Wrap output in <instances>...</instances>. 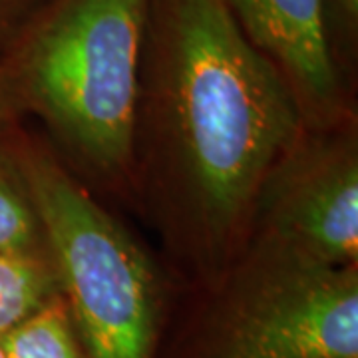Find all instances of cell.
I'll return each instance as SVG.
<instances>
[{
  "label": "cell",
  "instance_id": "cell-9",
  "mask_svg": "<svg viewBox=\"0 0 358 358\" xmlns=\"http://www.w3.org/2000/svg\"><path fill=\"white\" fill-rule=\"evenodd\" d=\"M6 358H84L62 296L0 338Z\"/></svg>",
  "mask_w": 358,
  "mask_h": 358
},
{
  "label": "cell",
  "instance_id": "cell-13",
  "mask_svg": "<svg viewBox=\"0 0 358 358\" xmlns=\"http://www.w3.org/2000/svg\"><path fill=\"white\" fill-rule=\"evenodd\" d=\"M0 358H6V355H4V348H2V345H0Z\"/></svg>",
  "mask_w": 358,
  "mask_h": 358
},
{
  "label": "cell",
  "instance_id": "cell-8",
  "mask_svg": "<svg viewBox=\"0 0 358 358\" xmlns=\"http://www.w3.org/2000/svg\"><path fill=\"white\" fill-rule=\"evenodd\" d=\"M58 296L50 255L0 253V338Z\"/></svg>",
  "mask_w": 358,
  "mask_h": 358
},
{
  "label": "cell",
  "instance_id": "cell-5",
  "mask_svg": "<svg viewBox=\"0 0 358 358\" xmlns=\"http://www.w3.org/2000/svg\"><path fill=\"white\" fill-rule=\"evenodd\" d=\"M251 233L324 265H358V112L301 126L261 185Z\"/></svg>",
  "mask_w": 358,
  "mask_h": 358
},
{
  "label": "cell",
  "instance_id": "cell-4",
  "mask_svg": "<svg viewBox=\"0 0 358 358\" xmlns=\"http://www.w3.org/2000/svg\"><path fill=\"white\" fill-rule=\"evenodd\" d=\"M201 287L183 358H358V265L333 267L251 233Z\"/></svg>",
  "mask_w": 358,
  "mask_h": 358
},
{
  "label": "cell",
  "instance_id": "cell-7",
  "mask_svg": "<svg viewBox=\"0 0 358 358\" xmlns=\"http://www.w3.org/2000/svg\"><path fill=\"white\" fill-rule=\"evenodd\" d=\"M13 129L0 136V253L50 255L38 207L14 152Z\"/></svg>",
  "mask_w": 358,
  "mask_h": 358
},
{
  "label": "cell",
  "instance_id": "cell-6",
  "mask_svg": "<svg viewBox=\"0 0 358 358\" xmlns=\"http://www.w3.org/2000/svg\"><path fill=\"white\" fill-rule=\"evenodd\" d=\"M247 42L287 86L303 126L358 112L357 92L334 64L322 0H225Z\"/></svg>",
  "mask_w": 358,
  "mask_h": 358
},
{
  "label": "cell",
  "instance_id": "cell-1",
  "mask_svg": "<svg viewBox=\"0 0 358 358\" xmlns=\"http://www.w3.org/2000/svg\"><path fill=\"white\" fill-rule=\"evenodd\" d=\"M303 122L225 0H152L129 207L167 265L199 281L247 243L268 169Z\"/></svg>",
  "mask_w": 358,
  "mask_h": 358
},
{
  "label": "cell",
  "instance_id": "cell-3",
  "mask_svg": "<svg viewBox=\"0 0 358 358\" xmlns=\"http://www.w3.org/2000/svg\"><path fill=\"white\" fill-rule=\"evenodd\" d=\"M14 152L84 358H155L166 279L150 249L26 122Z\"/></svg>",
  "mask_w": 358,
  "mask_h": 358
},
{
  "label": "cell",
  "instance_id": "cell-10",
  "mask_svg": "<svg viewBox=\"0 0 358 358\" xmlns=\"http://www.w3.org/2000/svg\"><path fill=\"white\" fill-rule=\"evenodd\" d=\"M334 64L352 92L358 88V0H322Z\"/></svg>",
  "mask_w": 358,
  "mask_h": 358
},
{
  "label": "cell",
  "instance_id": "cell-12",
  "mask_svg": "<svg viewBox=\"0 0 358 358\" xmlns=\"http://www.w3.org/2000/svg\"><path fill=\"white\" fill-rule=\"evenodd\" d=\"M22 122H26V115L18 103V98L14 94L8 78L4 74V68L0 64V136Z\"/></svg>",
  "mask_w": 358,
  "mask_h": 358
},
{
  "label": "cell",
  "instance_id": "cell-11",
  "mask_svg": "<svg viewBox=\"0 0 358 358\" xmlns=\"http://www.w3.org/2000/svg\"><path fill=\"white\" fill-rule=\"evenodd\" d=\"M46 0H0V50Z\"/></svg>",
  "mask_w": 358,
  "mask_h": 358
},
{
  "label": "cell",
  "instance_id": "cell-2",
  "mask_svg": "<svg viewBox=\"0 0 358 358\" xmlns=\"http://www.w3.org/2000/svg\"><path fill=\"white\" fill-rule=\"evenodd\" d=\"M152 0H46L0 50L26 120L92 192L129 205Z\"/></svg>",
  "mask_w": 358,
  "mask_h": 358
}]
</instances>
